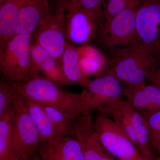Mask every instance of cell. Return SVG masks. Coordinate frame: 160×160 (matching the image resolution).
Segmentation results:
<instances>
[{
	"instance_id": "obj_1",
	"label": "cell",
	"mask_w": 160,
	"mask_h": 160,
	"mask_svg": "<svg viewBox=\"0 0 160 160\" xmlns=\"http://www.w3.org/2000/svg\"><path fill=\"white\" fill-rule=\"evenodd\" d=\"M13 85L22 98L51 106L76 119H83L94 112L86 89L74 93L40 76L25 82H13Z\"/></svg>"
},
{
	"instance_id": "obj_2",
	"label": "cell",
	"mask_w": 160,
	"mask_h": 160,
	"mask_svg": "<svg viewBox=\"0 0 160 160\" xmlns=\"http://www.w3.org/2000/svg\"><path fill=\"white\" fill-rule=\"evenodd\" d=\"M112 52L106 73L114 76L126 85L146 82L149 75L160 68V61L142 43H133Z\"/></svg>"
},
{
	"instance_id": "obj_3",
	"label": "cell",
	"mask_w": 160,
	"mask_h": 160,
	"mask_svg": "<svg viewBox=\"0 0 160 160\" xmlns=\"http://www.w3.org/2000/svg\"><path fill=\"white\" fill-rule=\"evenodd\" d=\"M32 34L16 35L0 46V70L14 82L39 76L30 53Z\"/></svg>"
},
{
	"instance_id": "obj_4",
	"label": "cell",
	"mask_w": 160,
	"mask_h": 160,
	"mask_svg": "<svg viewBox=\"0 0 160 160\" xmlns=\"http://www.w3.org/2000/svg\"><path fill=\"white\" fill-rule=\"evenodd\" d=\"M92 128L104 149L117 159L144 160L126 132L106 113L97 112Z\"/></svg>"
},
{
	"instance_id": "obj_5",
	"label": "cell",
	"mask_w": 160,
	"mask_h": 160,
	"mask_svg": "<svg viewBox=\"0 0 160 160\" xmlns=\"http://www.w3.org/2000/svg\"><path fill=\"white\" fill-rule=\"evenodd\" d=\"M143 0H133L129 7L109 21L98 32V42L112 51L136 42V13Z\"/></svg>"
},
{
	"instance_id": "obj_6",
	"label": "cell",
	"mask_w": 160,
	"mask_h": 160,
	"mask_svg": "<svg viewBox=\"0 0 160 160\" xmlns=\"http://www.w3.org/2000/svg\"><path fill=\"white\" fill-rule=\"evenodd\" d=\"M12 108L14 112L12 160L30 159L41 143L35 123L26 109L22 99L17 93Z\"/></svg>"
},
{
	"instance_id": "obj_7",
	"label": "cell",
	"mask_w": 160,
	"mask_h": 160,
	"mask_svg": "<svg viewBox=\"0 0 160 160\" xmlns=\"http://www.w3.org/2000/svg\"><path fill=\"white\" fill-rule=\"evenodd\" d=\"M66 13L55 10L38 26L32 36V42L47 50L62 65L66 43Z\"/></svg>"
},
{
	"instance_id": "obj_8",
	"label": "cell",
	"mask_w": 160,
	"mask_h": 160,
	"mask_svg": "<svg viewBox=\"0 0 160 160\" xmlns=\"http://www.w3.org/2000/svg\"><path fill=\"white\" fill-rule=\"evenodd\" d=\"M66 38L68 42L73 45L88 44L96 38L105 21L103 7L92 9H70L66 13Z\"/></svg>"
},
{
	"instance_id": "obj_9",
	"label": "cell",
	"mask_w": 160,
	"mask_h": 160,
	"mask_svg": "<svg viewBox=\"0 0 160 160\" xmlns=\"http://www.w3.org/2000/svg\"><path fill=\"white\" fill-rule=\"evenodd\" d=\"M160 62V0H143L136 13V42Z\"/></svg>"
},
{
	"instance_id": "obj_10",
	"label": "cell",
	"mask_w": 160,
	"mask_h": 160,
	"mask_svg": "<svg viewBox=\"0 0 160 160\" xmlns=\"http://www.w3.org/2000/svg\"><path fill=\"white\" fill-rule=\"evenodd\" d=\"M121 82L114 76L108 73L91 80L86 88L94 112L108 103L122 98L123 88Z\"/></svg>"
},
{
	"instance_id": "obj_11",
	"label": "cell",
	"mask_w": 160,
	"mask_h": 160,
	"mask_svg": "<svg viewBox=\"0 0 160 160\" xmlns=\"http://www.w3.org/2000/svg\"><path fill=\"white\" fill-rule=\"evenodd\" d=\"M123 95L142 115L160 110V88L152 84L126 85Z\"/></svg>"
},
{
	"instance_id": "obj_12",
	"label": "cell",
	"mask_w": 160,
	"mask_h": 160,
	"mask_svg": "<svg viewBox=\"0 0 160 160\" xmlns=\"http://www.w3.org/2000/svg\"><path fill=\"white\" fill-rule=\"evenodd\" d=\"M51 14L48 0H25L19 13L15 35L32 34Z\"/></svg>"
},
{
	"instance_id": "obj_13",
	"label": "cell",
	"mask_w": 160,
	"mask_h": 160,
	"mask_svg": "<svg viewBox=\"0 0 160 160\" xmlns=\"http://www.w3.org/2000/svg\"><path fill=\"white\" fill-rule=\"evenodd\" d=\"M30 53L39 71L45 78L58 85H71L64 74L62 65L47 50L32 42Z\"/></svg>"
},
{
	"instance_id": "obj_14",
	"label": "cell",
	"mask_w": 160,
	"mask_h": 160,
	"mask_svg": "<svg viewBox=\"0 0 160 160\" xmlns=\"http://www.w3.org/2000/svg\"><path fill=\"white\" fill-rule=\"evenodd\" d=\"M77 48L79 63L83 74L89 78H99L105 74L108 61L101 51L89 44Z\"/></svg>"
},
{
	"instance_id": "obj_15",
	"label": "cell",
	"mask_w": 160,
	"mask_h": 160,
	"mask_svg": "<svg viewBox=\"0 0 160 160\" xmlns=\"http://www.w3.org/2000/svg\"><path fill=\"white\" fill-rule=\"evenodd\" d=\"M22 98L26 109L35 123L41 143L49 142L62 136L55 128L42 104L32 100Z\"/></svg>"
},
{
	"instance_id": "obj_16",
	"label": "cell",
	"mask_w": 160,
	"mask_h": 160,
	"mask_svg": "<svg viewBox=\"0 0 160 160\" xmlns=\"http://www.w3.org/2000/svg\"><path fill=\"white\" fill-rule=\"evenodd\" d=\"M25 0H4L0 4V46L15 35L19 13Z\"/></svg>"
},
{
	"instance_id": "obj_17",
	"label": "cell",
	"mask_w": 160,
	"mask_h": 160,
	"mask_svg": "<svg viewBox=\"0 0 160 160\" xmlns=\"http://www.w3.org/2000/svg\"><path fill=\"white\" fill-rule=\"evenodd\" d=\"M62 66L65 76L71 84L86 88L91 81L80 68L77 48L68 42L62 58Z\"/></svg>"
},
{
	"instance_id": "obj_18",
	"label": "cell",
	"mask_w": 160,
	"mask_h": 160,
	"mask_svg": "<svg viewBox=\"0 0 160 160\" xmlns=\"http://www.w3.org/2000/svg\"><path fill=\"white\" fill-rule=\"evenodd\" d=\"M75 137L81 141L82 145L83 160H116L104 149L95 135L92 124L78 132Z\"/></svg>"
},
{
	"instance_id": "obj_19",
	"label": "cell",
	"mask_w": 160,
	"mask_h": 160,
	"mask_svg": "<svg viewBox=\"0 0 160 160\" xmlns=\"http://www.w3.org/2000/svg\"><path fill=\"white\" fill-rule=\"evenodd\" d=\"M42 105L55 128L62 136L75 137L90 116L78 120L51 106Z\"/></svg>"
},
{
	"instance_id": "obj_20",
	"label": "cell",
	"mask_w": 160,
	"mask_h": 160,
	"mask_svg": "<svg viewBox=\"0 0 160 160\" xmlns=\"http://www.w3.org/2000/svg\"><path fill=\"white\" fill-rule=\"evenodd\" d=\"M14 112L12 107L0 116V160H12Z\"/></svg>"
},
{
	"instance_id": "obj_21",
	"label": "cell",
	"mask_w": 160,
	"mask_h": 160,
	"mask_svg": "<svg viewBox=\"0 0 160 160\" xmlns=\"http://www.w3.org/2000/svg\"><path fill=\"white\" fill-rule=\"evenodd\" d=\"M67 160H83L84 151L78 139L71 136H61L46 142Z\"/></svg>"
},
{
	"instance_id": "obj_22",
	"label": "cell",
	"mask_w": 160,
	"mask_h": 160,
	"mask_svg": "<svg viewBox=\"0 0 160 160\" xmlns=\"http://www.w3.org/2000/svg\"><path fill=\"white\" fill-rule=\"evenodd\" d=\"M17 92L13 82L8 79L0 80V116L12 107Z\"/></svg>"
},
{
	"instance_id": "obj_23",
	"label": "cell",
	"mask_w": 160,
	"mask_h": 160,
	"mask_svg": "<svg viewBox=\"0 0 160 160\" xmlns=\"http://www.w3.org/2000/svg\"><path fill=\"white\" fill-rule=\"evenodd\" d=\"M103 0H55V10L66 12L75 8L92 9L102 7Z\"/></svg>"
},
{
	"instance_id": "obj_24",
	"label": "cell",
	"mask_w": 160,
	"mask_h": 160,
	"mask_svg": "<svg viewBox=\"0 0 160 160\" xmlns=\"http://www.w3.org/2000/svg\"><path fill=\"white\" fill-rule=\"evenodd\" d=\"M36 152L41 160H67L52 149L47 142L40 143Z\"/></svg>"
},
{
	"instance_id": "obj_25",
	"label": "cell",
	"mask_w": 160,
	"mask_h": 160,
	"mask_svg": "<svg viewBox=\"0 0 160 160\" xmlns=\"http://www.w3.org/2000/svg\"><path fill=\"white\" fill-rule=\"evenodd\" d=\"M146 126L149 129V135L160 130V110L142 115Z\"/></svg>"
},
{
	"instance_id": "obj_26",
	"label": "cell",
	"mask_w": 160,
	"mask_h": 160,
	"mask_svg": "<svg viewBox=\"0 0 160 160\" xmlns=\"http://www.w3.org/2000/svg\"><path fill=\"white\" fill-rule=\"evenodd\" d=\"M150 143L152 149L158 152L160 151V130L155 133L149 135Z\"/></svg>"
},
{
	"instance_id": "obj_27",
	"label": "cell",
	"mask_w": 160,
	"mask_h": 160,
	"mask_svg": "<svg viewBox=\"0 0 160 160\" xmlns=\"http://www.w3.org/2000/svg\"><path fill=\"white\" fill-rule=\"evenodd\" d=\"M147 80L150 84L160 88V67L152 72L148 77Z\"/></svg>"
},
{
	"instance_id": "obj_28",
	"label": "cell",
	"mask_w": 160,
	"mask_h": 160,
	"mask_svg": "<svg viewBox=\"0 0 160 160\" xmlns=\"http://www.w3.org/2000/svg\"><path fill=\"white\" fill-rule=\"evenodd\" d=\"M30 160H41L39 158L38 156L37 153L36 152L35 153H34V154L32 155V157L31 158H30Z\"/></svg>"
},
{
	"instance_id": "obj_29",
	"label": "cell",
	"mask_w": 160,
	"mask_h": 160,
	"mask_svg": "<svg viewBox=\"0 0 160 160\" xmlns=\"http://www.w3.org/2000/svg\"><path fill=\"white\" fill-rule=\"evenodd\" d=\"M112 0H103L102 1V6H105V5L109 2H110Z\"/></svg>"
},
{
	"instance_id": "obj_30",
	"label": "cell",
	"mask_w": 160,
	"mask_h": 160,
	"mask_svg": "<svg viewBox=\"0 0 160 160\" xmlns=\"http://www.w3.org/2000/svg\"><path fill=\"white\" fill-rule=\"evenodd\" d=\"M13 160H30V159L18 158Z\"/></svg>"
},
{
	"instance_id": "obj_31",
	"label": "cell",
	"mask_w": 160,
	"mask_h": 160,
	"mask_svg": "<svg viewBox=\"0 0 160 160\" xmlns=\"http://www.w3.org/2000/svg\"><path fill=\"white\" fill-rule=\"evenodd\" d=\"M158 154H159V156H158L159 160H160V151L158 152Z\"/></svg>"
},
{
	"instance_id": "obj_32",
	"label": "cell",
	"mask_w": 160,
	"mask_h": 160,
	"mask_svg": "<svg viewBox=\"0 0 160 160\" xmlns=\"http://www.w3.org/2000/svg\"><path fill=\"white\" fill-rule=\"evenodd\" d=\"M3 1H4V0H0V4H1V3Z\"/></svg>"
},
{
	"instance_id": "obj_33",
	"label": "cell",
	"mask_w": 160,
	"mask_h": 160,
	"mask_svg": "<svg viewBox=\"0 0 160 160\" xmlns=\"http://www.w3.org/2000/svg\"><path fill=\"white\" fill-rule=\"evenodd\" d=\"M116 160H119V159H116Z\"/></svg>"
}]
</instances>
